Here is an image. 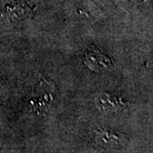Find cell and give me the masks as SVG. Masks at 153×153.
<instances>
[{"label": "cell", "instance_id": "obj_5", "mask_svg": "<svg viewBox=\"0 0 153 153\" xmlns=\"http://www.w3.org/2000/svg\"><path fill=\"white\" fill-rule=\"evenodd\" d=\"M4 88L3 87V84L0 82V97L4 94Z\"/></svg>", "mask_w": 153, "mask_h": 153}, {"label": "cell", "instance_id": "obj_2", "mask_svg": "<svg viewBox=\"0 0 153 153\" xmlns=\"http://www.w3.org/2000/svg\"><path fill=\"white\" fill-rule=\"evenodd\" d=\"M94 101L98 108L103 111H117L123 109L124 106L122 99L105 92L97 94Z\"/></svg>", "mask_w": 153, "mask_h": 153}, {"label": "cell", "instance_id": "obj_3", "mask_svg": "<svg viewBox=\"0 0 153 153\" xmlns=\"http://www.w3.org/2000/svg\"><path fill=\"white\" fill-rule=\"evenodd\" d=\"M94 141L104 147H117L123 145L125 139L118 134H113L111 132L98 129L93 132Z\"/></svg>", "mask_w": 153, "mask_h": 153}, {"label": "cell", "instance_id": "obj_1", "mask_svg": "<svg viewBox=\"0 0 153 153\" xmlns=\"http://www.w3.org/2000/svg\"><path fill=\"white\" fill-rule=\"evenodd\" d=\"M55 89L44 77H41L33 88L30 100V105L36 111H43L47 110L54 100Z\"/></svg>", "mask_w": 153, "mask_h": 153}, {"label": "cell", "instance_id": "obj_4", "mask_svg": "<svg viewBox=\"0 0 153 153\" xmlns=\"http://www.w3.org/2000/svg\"><path fill=\"white\" fill-rule=\"evenodd\" d=\"M33 12V8L28 4H17L14 5H8L4 10V16L11 22H18L28 17Z\"/></svg>", "mask_w": 153, "mask_h": 153}]
</instances>
